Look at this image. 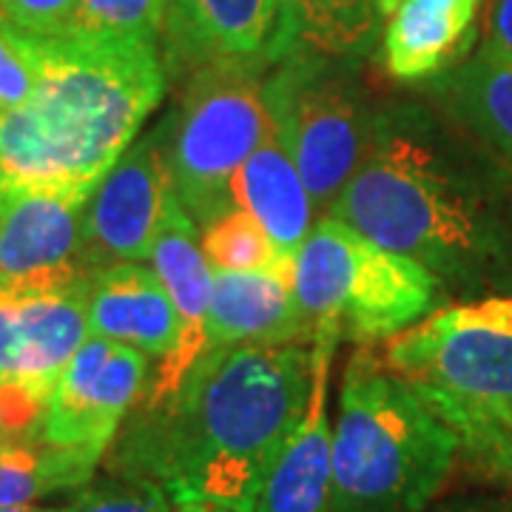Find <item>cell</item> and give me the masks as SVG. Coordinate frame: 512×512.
Masks as SVG:
<instances>
[{
  "mask_svg": "<svg viewBox=\"0 0 512 512\" xmlns=\"http://www.w3.org/2000/svg\"><path fill=\"white\" fill-rule=\"evenodd\" d=\"M313 387V345H237L202 353L160 404H134L111 444L120 478L160 484L174 504L254 512L276 453Z\"/></svg>",
  "mask_w": 512,
  "mask_h": 512,
  "instance_id": "obj_1",
  "label": "cell"
},
{
  "mask_svg": "<svg viewBox=\"0 0 512 512\" xmlns=\"http://www.w3.org/2000/svg\"><path fill=\"white\" fill-rule=\"evenodd\" d=\"M421 111H379L365 160L328 217L421 262L444 288L478 291L512 265L498 185Z\"/></svg>",
  "mask_w": 512,
  "mask_h": 512,
  "instance_id": "obj_2",
  "label": "cell"
},
{
  "mask_svg": "<svg viewBox=\"0 0 512 512\" xmlns=\"http://www.w3.org/2000/svg\"><path fill=\"white\" fill-rule=\"evenodd\" d=\"M37 55L35 94L0 109V180L94 188L163 100L160 49L146 40L46 37Z\"/></svg>",
  "mask_w": 512,
  "mask_h": 512,
  "instance_id": "obj_3",
  "label": "cell"
},
{
  "mask_svg": "<svg viewBox=\"0 0 512 512\" xmlns=\"http://www.w3.org/2000/svg\"><path fill=\"white\" fill-rule=\"evenodd\" d=\"M458 450L450 424L362 345L339 390L328 512H424Z\"/></svg>",
  "mask_w": 512,
  "mask_h": 512,
  "instance_id": "obj_4",
  "label": "cell"
},
{
  "mask_svg": "<svg viewBox=\"0 0 512 512\" xmlns=\"http://www.w3.org/2000/svg\"><path fill=\"white\" fill-rule=\"evenodd\" d=\"M444 282L410 256L367 239L342 220H316L293 254V296L316 328L359 345L390 342L444 299Z\"/></svg>",
  "mask_w": 512,
  "mask_h": 512,
  "instance_id": "obj_5",
  "label": "cell"
},
{
  "mask_svg": "<svg viewBox=\"0 0 512 512\" xmlns=\"http://www.w3.org/2000/svg\"><path fill=\"white\" fill-rule=\"evenodd\" d=\"M271 60H220L185 77L163 146L174 197L197 228L234 208L231 183L271 128L265 74Z\"/></svg>",
  "mask_w": 512,
  "mask_h": 512,
  "instance_id": "obj_6",
  "label": "cell"
},
{
  "mask_svg": "<svg viewBox=\"0 0 512 512\" xmlns=\"http://www.w3.org/2000/svg\"><path fill=\"white\" fill-rule=\"evenodd\" d=\"M345 60L291 46L265 74L271 126L308 185L319 220L365 160L379 120Z\"/></svg>",
  "mask_w": 512,
  "mask_h": 512,
  "instance_id": "obj_7",
  "label": "cell"
},
{
  "mask_svg": "<svg viewBox=\"0 0 512 512\" xmlns=\"http://www.w3.org/2000/svg\"><path fill=\"white\" fill-rule=\"evenodd\" d=\"M384 362L421 399L512 410V296L430 313L384 345Z\"/></svg>",
  "mask_w": 512,
  "mask_h": 512,
  "instance_id": "obj_8",
  "label": "cell"
},
{
  "mask_svg": "<svg viewBox=\"0 0 512 512\" xmlns=\"http://www.w3.org/2000/svg\"><path fill=\"white\" fill-rule=\"evenodd\" d=\"M86 282L0 288V439H35L66 365L92 336Z\"/></svg>",
  "mask_w": 512,
  "mask_h": 512,
  "instance_id": "obj_9",
  "label": "cell"
},
{
  "mask_svg": "<svg viewBox=\"0 0 512 512\" xmlns=\"http://www.w3.org/2000/svg\"><path fill=\"white\" fill-rule=\"evenodd\" d=\"M148 356L143 350L89 336L57 379L40 439L100 464L123 421L143 399Z\"/></svg>",
  "mask_w": 512,
  "mask_h": 512,
  "instance_id": "obj_10",
  "label": "cell"
},
{
  "mask_svg": "<svg viewBox=\"0 0 512 512\" xmlns=\"http://www.w3.org/2000/svg\"><path fill=\"white\" fill-rule=\"evenodd\" d=\"M174 200L163 128H151L120 154L83 208L80 265L92 276L111 265L146 262Z\"/></svg>",
  "mask_w": 512,
  "mask_h": 512,
  "instance_id": "obj_11",
  "label": "cell"
},
{
  "mask_svg": "<svg viewBox=\"0 0 512 512\" xmlns=\"http://www.w3.org/2000/svg\"><path fill=\"white\" fill-rule=\"evenodd\" d=\"M92 191L0 180V288L89 279L80 265V234Z\"/></svg>",
  "mask_w": 512,
  "mask_h": 512,
  "instance_id": "obj_12",
  "label": "cell"
},
{
  "mask_svg": "<svg viewBox=\"0 0 512 512\" xmlns=\"http://www.w3.org/2000/svg\"><path fill=\"white\" fill-rule=\"evenodd\" d=\"M146 262L163 282L180 319V342L165 362H157V370L154 376H148L146 393L140 399V404H160L183 384L188 370L200 362L205 348V322L214 293V268L202 254L200 228L185 214L177 197L165 211V220L154 237Z\"/></svg>",
  "mask_w": 512,
  "mask_h": 512,
  "instance_id": "obj_13",
  "label": "cell"
},
{
  "mask_svg": "<svg viewBox=\"0 0 512 512\" xmlns=\"http://www.w3.org/2000/svg\"><path fill=\"white\" fill-rule=\"evenodd\" d=\"M165 72L183 77L220 60L279 57L276 0H168L163 32Z\"/></svg>",
  "mask_w": 512,
  "mask_h": 512,
  "instance_id": "obj_14",
  "label": "cell"
},
{
  "mask_svg": "<svg viewBox=\"0 0 512 512\" xmlns=\"http://www.w3.org/2000/svg\"><path fill=\"white\" fill-rule=\"evenodd\" d=\"M339 333L316 328L313 333V387L302 419L276 453L259 487L254 512H328L333 481V424L328 416L330 362Z\"/></svg>",
  "mask_w": 512,
  "mask_h": 512,
  "instance_id": "obj_15",
  "label": "cell"
},
{
  "mask_svg": "<svg viewBox=\"0 0 512 512\" xmlns=\"http://www.w3.org/2000/svg\"><path fill=\"white\" fill-rule=\"evenodd\" d=\"M313 345L293 296V259L271 271H214L202 353L237 345Z\"/></svg>",
  "mask_w": 512,
  "mask_h": 512,
  "instance_id": "obj_16",
  "label": "cell"
},
{
  "mask_svg": "<svg viewBox=\"0 0 512 512\" xmlns=\"http://www.w3.org/2000/svg\"><path fill=\"white\" fill-rule=\"evenodd\" d=\"M89 333L165 362L180 342V319L163 282L143 262L111 265L86 282Z\"/></svg>",
  "mask_w": 512,
  "mask_h": 512,
  "instance_id": "obj_17",
  "label": "cell"
},
{
  "mask_svg": "<svg viewBox=\"0 0 512 512\" xmlns=\"http://www.w3.org/2000/svg\"><path fill=\"white\" fill-rule=\"evenodd\" d=\"M478 9L481 0H404L384 29L387 74L416 83L447 72L473 46Z\"/></svg>",
  "mask_w": 512,
  "mask_h": 512,
  "instance_id": "obj_18",
  "label": "cell"
},
{
  "mask_svg": "<svg viewBox=\"0 0 512 512\" xmlns=\"http://www.w3.org/2000/svg\"><path fill=\"white\" fill-rule=\"evenodd\" d=\"M234 208L254 217L285 254H296L316 225V205L274 126L231 183Z\"/></svg>",
  "mask_w": 512,
  "mask_h": 512,
  "instance_id": "obj_19",
  "label": "cell"
},
{
  "mask_svg": "<svg viewBox=\"0 0 512 512\" xmlns=\"http://www.w3.org/2000/svg\"><path fill=\"white\" fill-rule=\"evenodd\" d=\"M441 94L464 126L501 154L512 168V60L481 46V52L444 74Z\"/></svg>",
  "mask_w": 512,
  "mask_h": 512,
  "instance_id": "obj_20",
  "label": "cell"
},
{
  "mask_svg": "<svg viewBox=\"0 0 512 512\" xmlns=\"http://www.w3.org/2000/svg\"><path fill=\"white\" fill-rule=\"evenodd\" d=\"M279 55L305 46L328 57L365 55L376 35V0H276Z\"/></svg>",
  "mask_w": 512,
  "mask_h": 512,
  "instance_id": "obj_21",
  "label": "cell"
},
{
  "mask_svg": "<svg viewBox=\"0 0 512 512\" xmlns=\"http://www.w3.org/2000/svg\"><path fill=\"white\" fill-rule=\"evenodd\" d=\"M97 464L35 439H0V510L37 504L57 493H80Z\"/></svg>",
  "mask_w": 512,
  "mask_h": 512,
  "instance_id": "obj_22",
  "label": "cell"
},
{
  "mask_svg": "<svg viewBox=\"0 0 512 512\" xmlns=\"http://www.w3.org/2000/svg\"><path fill=\"white\" fill-rule=\"evenodd\" d=\"M200 245L214 271H271L293 259L242 208H231L202 225Z\"/></svg>",
  "mask_w": 512,
  "mask_h": 512,
  "instance_id": "obj_23",
  "label": "cell"
},
{
  "mask_svg": "<svg viewBox=\"0 0 512 512\" xmlns=\"http://www.w3.org/2000/svg\"><path fill=\"white\" fill-rule=\"evenodd\" d=\"M168 0H77L63 37L157 43Z\"/></svg>",
  "mask_w": 512,
  "mask_h": 512,
  "instance_id": "obj_24",
  "label": "cell"
},
{
  "mask_svg": "<svg viewBox=\"0 0 512 512\" xmlns=\"http://www.w3.org/2000/svg\"><path fill=\"white\" fill-rule=\"evenodd\" d=\"M40 77L37 40L0 20V109H18L35 94Z\"/></svg>",
  "mask_w": 512,
  "mask_h": 512,
  "instance_id": "obj_25",
  "label": "cell"
},
{
  "mask_svg": "<svg viewBox=\"0 0 512 512\" xmlns=\"http://www.w3.org/2000/svg\"><path fill=\"white\" fill-rule=\"evenodd\" d=\"M174 501L160 484L143 481V478H120L80 490L72 498V512H171Z\"/></svg>",
  "mask_w": 512,
  "mask_h": 512,
  "instance_id": "obj_26",
  "label": "cell"
},
{
  "mask_svg": "<svg viewBox=\"0 0 512 512\" xmlns=\"http://www.w3.org/2000/svg\"><path fill=\"white\" fill-rule=\"evenodd\" d=\"M77 0H0V20H6L20 35L63 37L72 23Z\"/></svg>",
  "mask_w": 512,
  "mask_h": 512,
  "instance_id": "obj_27",
  "label": "cell"
},
{
  "mask_svg": "<svg viewBox=\"0 0 512 512\" xmlns=\"http://www.w3.org/2000/svg\"><path fill=\"white\" fill-rule=\"evenodd\" d=\"M484 46L512 60V0L487 3V43Z\"/></svg>",
  "mask_w": 512,
  "mask_h": 512,
  "instance_id": "obj_28",
  "label": "cell"
},
{
  "mask_svg": "<svg viewBox=\"0 0 512 512\" xmlns=\"http://www.w3.org/2000/svg\"><path fill=\"white\" fill-rule=\"evenodd\" d=\"M439 512H512L507 507H498V504H481V501H456V504H447Z\"/></svg>",
  "mask_w": 512,
  "mask_h": 512,
  "instance_id": "obj_29",
  "label": "cell"
},
{
  "mask_svg": "<svg viewBox=\"0 0 512 512\" xmlns=\"http://www.w3.org/2000/svg\"><path fill=\"white\" fill-rule=\"evenodd\" d=\"M0 512H72V501L57 504V507H43V504H23V507H3Z\"/></svg>",
  "mask_w": 512,
  "mask_h": 512,
  "instance_id": "obj_30",
  "label": "cell"
},
{
  "mask_svg": "<svg viewBox=\"0 0 512 512\" xmlns=\"http://www.w3.org/2000/svg\"><path fill=\"white\" fill-rule=\"evenodd\" d=\"M171 512H234L225 510L220 504H208V501H191V504H174Z\"/></svg>",
  "mask_w": 512,
  "mask_h": 512,
  "instance_id": "obj_31",
  "label": "cell"
},
{
  "mask_svg": "<svg viewBox=\"0 0 512 512\" xmlns=\"http://www.w3.org/2000/svg\"><path fill=\"white\" fill-rule=\"evenodd\" d=\"M402 3L404 0H376V12H379V18H390Z\"/></svg>",
  "mask_w": 512,
  "mask_h": 512,
  "instance_id": "obj_32",
  "label": "cell"
},
{
  "mask_svg": "<svg viewBox=\"0 0 512 512\" xmlns=\"http://www.w3.org/2000/svg\"><path fill=\"white\" fill-rule=\"evenodd\" d=\"M493 410L498 413V419L507 424V430H510V436H512V410L510 407H493Z\"/></svg>",
  "mask_w": 512,
  "mask_h": 512,
  "instance_id": "obj_33",
  "label": "cell"
}]
</instances>
